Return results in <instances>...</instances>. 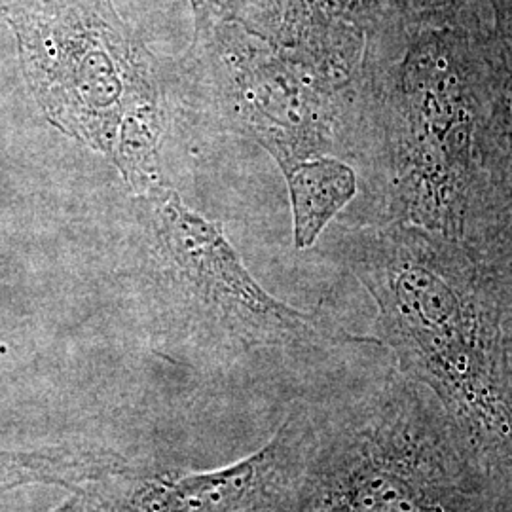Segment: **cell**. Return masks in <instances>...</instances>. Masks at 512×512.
<instances>
[{
	"mask_svg": "<svg viewBox=\"0 0 512 512\" xmlns=\"http://www.w3.org/2000/svg\"><path fill=\"white\" fill-rule=\"evenodd\" d=\"M342 255L378 308V342L442 406L463 448L512 511V366L490 264L418 226H368Z\"/></svg>",
	"mask_w": 512,
	"mask_h": 512,
	"instance_id": "6da1fadb",
	"label": "cell"
},
{
	"mask_svg": "<svg viewBox=\"0 0 512 512\" xmlns=\"http://www.w3.org/2000/svg\"><path fill=\"white\" fill-rule=\"evenodd\" d=\"M463 243L488 264H512V12L494 16L488 38Z\"/></svg>",
	"mask_w": 512,
	"mask_h": 512,
	"instance_id": "52a82bcc",
	"label": "cell"
},
{
	"mask_svg": "<svg viewBox=\"0 0 512 512\" xmlns=\"http://www.w3.org/2000/svg\"><path fill=\"white\" fill-rule=\"evenodd\" d=\"M313 416L296 512H501L437 399L399 370Z\"/></svg>",
	"mask_w": 512,
	"mask_h": 512,
	"instance_id": "3957f363",
	"label": "cell"
},
{
	"mask_svg": "<svg viewBox=\"0 0 512 512\" xmlns=\"http://www.w3.org/2000/svg\"><path fill=\"white\" fill-rule=\"evenodd\" d=\"M0 16L50 122L114 158L126 120L154 99L110 0H0Z\"/></svg>",
	"mask_w": 512,
	"mask_h": 512,
	"instance_id": "277c9868",
	"label": "cell"
},
{
	"mask_svg": "<svg viewBox=\"0 0 512 512\" xmlns=\"http://www.w3.org/2000/svg\"><path fill=\"white\" fill-rule=\"evenodd\" d=\"M382 6L401 44L423 29L476 27L492 23L495 14L512 12V0H382Z\"/></svg>",
	"mask_w": 512,
	"mask_h": 512,
	"instance_id": "30bf717a",
	"label": "cell"
},
{
	"mask_svg": "<svg viewBox=\"0 0 512 512\" xmlns=\"http://www.w3.org/2000/svg\"><path fill=\"white\" fill-rule=\"evenodd\" d=\"M129 461L120 452L93 444H57L38 450H0V495L27 486H57L78 492Z\"/></svg>",
	"mask_w": 512,
	"mask_h": 512,
	"instance_id": "ba28073f",
	"label": "cell"
},
{
	"mask_svg": "<svg viewBox=\"0 0 512 512\" xmlns=\"http://www.w3.org/2000/svg\"><path fill=\"white\" fill-rule=\"evenodd\" d=\"M283 173L293 203L294 243L306 249L357 196V175L348 164L323 156L296 162Z\"/></svg>",
	"mask_w": 512,
	"mask_h": 512,
	"instance_id": "9c48e42d",
	"label": "cell"
},
{
	"mask_svg": "<svg viewBox=\"0 0 512 512\" xmlns=\"http://www.w3.org/2000/svg\"><path fill=\"white\" fill-rule=\"evenodd\" d=\"M52 512H90V507H88V501H86L84 492L78 490V492H73L71 499H67L65 503L55 507Z\"/></svg>",
	"mask_w": 512,
	"mask_h": 512,
	"instance_id": "4fadbf2b",
	"label": "cell"
},
{
	"mask_svg": "<svg viewBox=\"0 0 512 512\" xmlns=\"http://www.w3.org/2000/svg\"><path fill=\"white\" fill-rule=\"evenodd\" d=\"M492 23L423 29L401 55L368 54L351 150L366 165L370 226L463 241Z\"/></svg>",
	"mask_w": 512,
	"mask_h": 512,
	"instance_id": "7a4b0ae2",
	"label": "cell"
},
{
	"mask_svg": "<svg viewBox=\"0 0 512 512\" xmlns=\"http://www.w3.org/2000/svg\"><path fill=\"white\" fill-rule=\"evenodd\" d=\"M158 209L173 266L169 277L184 310L234 348L310 351L380 344L275 300L245 270L220 224H209L188 211L177 194H169Z\"/></svg>",
	"mask_w": 512,
	"mask_h": 512,
	"instance_id": "5b68a950",
	"label": "cell"
},
{
	"mask_svg": "<svg viewBox=\"0 0 512 512\" xmlns=\"http://www.w3.org/2000/svg\"><path fill=\"white\" fill-rule=\"evenodd\" d=\"M315 431L311 406H294L255 454L215 471L128 467L82 492L90 512H296Z\"/></svg>",
	"mask_w": 512,
	"mask_h": 512,
	"instance_id": "8992f818",
	"label": "cell"
},
{
	"mask_svg": "<svg viewBox=\"0 0 512 512\" xmlns=\"http://www.w3.org/2000/svg\"><path fill=\"white\" fill-rule=\"evenodd\" d=\"M327 16L344 25L365 33L370 44L384 52H401L403 46L395 38L387 18L382 0H319Z\"/></svg>",
	"mask_w": 512,
	"mask_h": 512,
	"instance_id": "8fae6325",
	"label": "cell"
},
{
	"mask_svg": "<svg viewBox=\"0 0 512 512\" xmlns=\"http://www.w3.org/2000/svg\"><path fill=\"white\" fill-rule=\"evenodd\" d=\"M490 270L494 277L495 293L501 306L503 329H505L512 366V264H490Z\"/></svg>",
	"mask_w": 512,
	"mask_h": 512,
	"instance_id": "7c38bea8",
	"label": "cell"
},
{
	"mask_svg": "<svg viewBox=\"0 0 512 512\" xmlns=\"http://www.w3.org/2000/svg\"><path fill=\"white\" fill-rule=\"evenodd\" d=\"M194 2V6L200 10L202 6H207V4H220V14L224 12V8L230 4V0H192Z\"/></svg>",
	"mask_w": 512,
	"mask_h": 512,
	"instance_id": "5bb4252c",
	"label": "cell"
}]
</instances>
